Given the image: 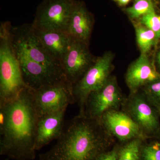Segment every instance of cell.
<instances>
[{
    "instance_id": "1",
    "label": "cell",
    "mask_w": 160,
    "mask_h": 160,
    "mask_svg": "<svg viewBox=\"0 0 160 160\" xmlns=\"http://www.w3.org/2000/svg\"><path fill=\"white\" fill-rule=\"evenodd\" d=\"M0 155L34 160L38 118L32 89L26 87L14 99L0 103Z\"/></svg>"
},
{
    "instance_id": "2",
    "label": "cell",
    "mask_w": 160,
    "mask_h": 160,
    "mask_svg": "<svg viewBox=\"0 0 160 160\" xmlns=\"http://www.w3.org/2000/svg\"><path fill=\"white\" fill-rule=\"evenodd\" d=\"M114 138L99 121L78 114L64 126L55 145L40 154L38 160H95L109 149Z\"/></svg>"
},
{
    "instance_id": "3",
    "label": "cell",
    "mask_w": 160,
    "mask_h": 160,
    "mask_svg": "<svg viewBox=\"0 0 160 160\" xmlns=\"http://www.w3.org/2000/svg\"><path fill=\"white\" fill-rule=\"evenodd\" d=\"M9 22L0 27V103L14 99L27 87L23 81L19 63L12 46Z\"/></svg>"
},
{
    "instance_id": "4",
    "label": "cell",
    "mask_w": 160,
    "mask_h": 160,
    "mask_svg": "<svg viewBox=\"0 0 160 160\" xmlns=\"http://www.w3.org/2000/svg\"><path fill=\"white\" fill-rule=\"evenodd\" d=\"M9 37L15 53L64 74L61 63L54 59L46 51L35 32L32 24L11 25Z\"/></svg>"
},
{
    "instance_id": "5",
    "label": "cell",
    "mask_w": 160,
    "mask_h": 160,
    "mask_svg": "<svg viewBox=\"0 0 160 160\" xmlns=\"http://www.w3.org/2000/svg\"><path fill=\"white\" fill-rule=\"evenodd\" d=\"M113 58L114 54L111 51L106 52L102 56L98 57L82 78L72 86L74 102L78 103L79 107L80 115H84L89 95L102 88L111 76Z\"/></svg>"
},
{
    "instance_id": "6",
    "label": "cell",
    "mask_w": 160,
    "mask_h": 160,
    "mask_svg": "<svg viewBox=\"0 0 160 160\" xmlns=\"http://www.w3.org/2000/svg\"><path fill=\"white\" fill-rule=\"evenodd\" d=\"M75 0H44L38 6L32 26L42 31L67 32Z\"/></svg>"
},
{
    "instance_id": "7",
    "label": "cell",
    "mask_w": 160,
    "mask_h": 160,
    "mask_svg": "<svg viewBox=\"0 0 160 160\" xmlns=\"http://www.w3.org/2000/svg\"><path fill=\"white\" fill-rule=\"evenodd\" d=\"M32 90L38 119L47 115L67 109L69 105L75 103L72 86L66 81Z\"/></svg>"
},
{
    "instance_id": "8",
    "label": "cell",
    "mask_w": 160,
    "mask_h": 160,
    "mask_svg": "<svg viewBox=\"0 0 160 160\" xmlns=\"http://www.w3.org/2000/svg\"><path fill=\"white\" fill-rule=\"evenodd\" d=\"M126 98L120 89L117 78L111 75L102 88L89 95L84 115L89 118L100 121L106 112L122 108Z\"/></svg>"
},
{
    "instance_id": "9",
    "label": "cell",
    "mask_w": 160,
    "mask_h": 160,
    "mask_svg": "<svg viewBox=\"0 0 160 160\" xmlns=\"http://www.w3.org/2000/svg\"><path fill=\"white\" fill-rule=\"evenodd\" d=\"M121 108L139 126L148 138L160 133V124L157 112L146 101L142 92L129 94Z\"/></svg>"
},
{
    "instance_id": "10",
    "label": "cell",
    "mask_w": 160,
    "mask_h": 160,
    "mask_svg": "<svg viewBox=\"0 0 160 160\" xmlns=\"http://www.w3.org/2000/svg\"><path fill=\"white\" fill-rule=\"evenodd\" d=\"M97 58L89 51V45L73 39L70 48L61 61L66 81L73 86L82 78Z\"/></svg>"
},
{
    "instance_id": "11",
    "label": "cell",
    "mask_w": 160,
    "mask_h": 160,
    "mask_svg": "<svg viewBox=\"0 0 160 160\" xmlns=\"http://www.w3.org/2000/svg\"><path fill=\"white\" fill-rule=\"evenodd\" d=\"M108 133L120 142L125 144L134 139H148L129 115L120 109L106 112L100 120Z\"/></svg>"
},
{
    "instance_id": "12",
    "label": "cell",
    "mask_w": 160,
    "mask_h": 160,
    "mask_svg": "<svg viewBox=\"0 0 160 160\" xmlns=\"http://www.w3.org/2000/svg\"><path fill=\"white\" fill-rule=\"evenodd\" d=\"M15 54L19 63L23 81L30 89L37 90L44 86L66 81L62 72L49 69L22 55Z\"/></svg>"
},
{
    "instance_id": "13",
    "label": "cell",
    "mask_w": 160,
    "mask_h": 160,
    "mask_svg": "<svg viewBox=\"0 0 160 160\" xmlns=\"http://www.w3.org/2000/svg\"><path fill=\"white\" fill-rule=\"evenodd\" d=\"M160 80V72L157 70L147 54L141 55L130 64L125 76L129 94L139 92L147 85Z\"/></svg>"
},
{
    "instance_id": "14",
    "label": "cell",
    "mask_w": 160,
    "mask_h": 160,
    "mask_svg": "<svg viewBox=\"0 0 160 160\" xmlns=\"http://www.w3.org/2000/svg\"><path fill=\"white\" fill-rule=\"evenodd\" d=\"M66 109L39 118L37 126L35 149L39 150L61 136L64 129Z\"/></svg>"
},
{
    "instance_id": "15",
    "label": "cell",
    "mask_w": 160,
    "mask_h": 160,
    "mask_svg": "<svg viewBox=\"0 0 160 160\" xmlns=\"http://www.w3.org/2000/svg\"><path fill=\"white\" fill-rule=\"evenodd\" d=\"M94 23L93 16L84 3L76 1L67 30L69 35L89 45Z\"/></svg>"
},
{
    "instance_id": "16",
    "label": "cell",
    "mask_w": 160,
    "mask_h": 160,
    "mask_svg": "<svg viewBox=\"0 0 160 160\" xmlns=\"http://www.w3.org/2000/svg\"><path fill=\"white\" fill-rule=\"evenodd\" d=\"M33 28L46 51L54 59L61 63L73 41L71 36L67 32L42 31Z\"/></svg>"
},
{
    "instance_id": "17",
    "label": "cell",
    "mask_w": 160,
    "mask_h": 160,
    "mask_svg": "<svg viewBox=\"0 0 160 160\" xmlns=\"http://www.w3.org/2000/svg\"><path fill=\"white\" fill-rule=\"evenodd\" d=\"M137 43L141 53L147 54L158 40L156 34L151 29L140 24L134 23Z\"/></svg>"
},
{
    "instance_id": "18",
    "label": "cell",
    "mask_w": 160,
    "mask_h": 160,
    "mask_svg": "<svg viewBox=\"0 0 160 160\" xmlns=\"http://www.w3.org/2000/svg\"><path fill=\"white\" fill-rule=\"evenodd\" d=\"M144 140L134 139L121 146L118 160H142L141 150Z\"/></svg>"
},
{
    "instance_id": "19",
    "label": "cell",
    "mask_w": 160,
    "mask_h": 160,
    "mask_svg": "<svg viewBox=\"0 0 160 160\" xmlns=\"http://www.w3.org/2000/svg\"><path fill=\"white\" fill-rule=\"evenodd\" d=\"M125 10L130 19L138 20L145 15L155 11L152 0H135L133 5Z\"/></svg>"
},
{
    "instance_id": "20",
    "label": "cell",
    "mask_w": 160,
    "mask_h": 160,
    "mask_svg": "<svg viewBox=\"0 0 160 160\" xmlns=\"http://www.w3.org/2000/svg\"><path fill=\"white\" fill-rule=\"evenodd\" d=\"M142 94L146 101L158 111L160 109V80L143 87Z\"/></svg>"
},
{
    "instance_id": "21",
    "label": "cell",
    "mask_w": 160,
    "mask_h": 160,
    "mask_svg": "<svg viewBox=\"0 0 160 160\" xmlns=\"http://www.w3.org/2000/svg\"><path fill=\"white\" fill-rule=\"evenodd\" d=\"M138 22L152 30L158 39H160V16L157 14L155 11L143 16L138 20Z\"/></svg>"
},
{
    "instance_id": "22",
    "label": "cell",
    "mask_w": 160,
    "mask_h": 160,
    "mask_svg": "<svg viewBox=\"0 0 160 160\" xmlns=\"http://www.w3.org/2000/svg\"><path fill=\"white\" fill-rule=\"evenodd\" d=\"M141 160H160V143L155 142L143 143L141 150Z\"/></svg>"
},
{
    "instance_id": "23",
    "label": "cell",
    "mask_w": 160,
    "mask_h": 160,
    "mask_svg": "<svg viewBox=\"0 0 160 160\" xmlns=\"http://www.w3.org/2000/svg\"><path fill=\"white\" fill-rule=\"evenodd\" d=\"M121 147V145H116L110 150L102 152L95 160H118Z\"/></svg>"
},
{
    "instance_id": "24",
    "label": "cell",
    "mask_w": 160,
    "mask_h": 160,
    "mask_svg": "<svg viewBox=\"0 0 160 160\" xmlns=\"http://www.w3.org/2000/svg\"><path fill=\"white\" fill-rule=\"evenodd\" d=\"M130 0H118V2L121 6H125L128 4Z\"/></svg>"
},
{
    "instance_id": "25",
    "label": "cell",
    "mask_w": 160,
    "mask_h": 160,
    "mask_svg": "<svg viewBox=\"0 0 160 160\" xmlns=\"http://www.w3.org/2000/svg\"><path fill=\"white\" fill-rule=\"evenodd\" d=\"M156 62L158 67L160 69V50L158 52L156 56Z\"/></svg>"
},
{
    "instance_id": "26",
    "label": "cell",
    "mask_w": 160,
    "mask_h": 160,
    "mask_svg": "<svg viewBox=\"0 0 160 160\" xmlns=\"http://www.w3.org/2000/svg\"><path fill=\"white\" fill-rule=\"evenodd\" d=\"M9 158H7L6 159L4 160H9Z\"/></svg>"
},
{
    "instance_id": "27",
    "label": "cell",
    "mask_w": 160,
    "mask_h": 160,
    "mask_svg": "<svg viewBox=\"0 0 160 160\" xmlns=\"http://www.w3.org/2000/svg\"><path fill=\"white\" fill-rule=\"evenodd\" d=\"M158 112L159 113H160V109L158 110Z\"/></svg>"
},
{
    "instance_id": "28",
    "label": "cell",
    "mask_w": 160,
    "mask_h": 160,
    "mask_svg": "<svg viewBox=\"0 0 160 160\" xmlns=\"http://www.w3.org/2000/svg\"><path fill=\"white\" fill-rule=\"evenodd\" d=\"M114 1H118V0H114Z\"/></svg>"
}]
</instances>
